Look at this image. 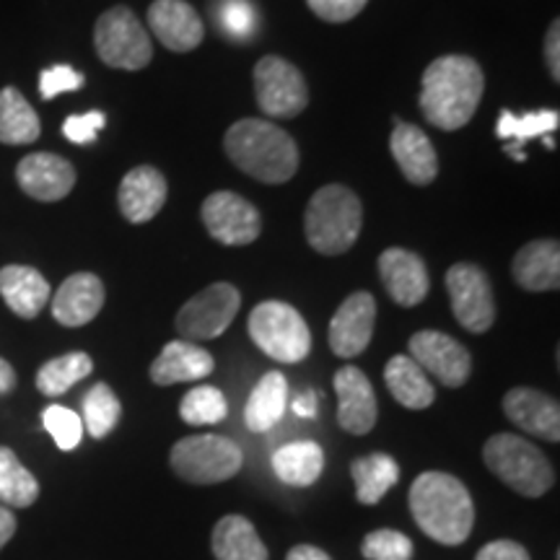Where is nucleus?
<instances>
[{
    "label": "nucleus",
    "instance_id": "obj_29",
    "mask_svg": "<svg viewBox=\"0 0 560 560\" xmlns=\"http://www.w3.org/2000/svg\"><path fill=\"white\" fill-rule=\"evenodd\" d=\"M285 397H289V382L280 371H268L257 387L252 389L247 408H244V423L249 431L265 433L283 418Z\"/></svg>",
    "mask_w": 560,
    "mask_h": 560
},
{
    "label": "nucleus",
    "instance_id": "obj_6",
    "mask_svg": "<svg viewBox=\"0 0 560 560\" xmlns=\"http://www.w3.org/2000/svg\"><path fill=\"white\" fill-rule=\"evenodd\" d=\"M249 338L278 363H301L312 350V332L304 317L285 301H262L249 314Z\"/></svg>",
    "mask_w": 560,
    "mask_h": 560
},
{
    "label": "nucleus",
    "instance_id": "obj_39",
    "mask_svg": "<svg viewBox=\"0 0 560 560\" xmlns=\"http://www.w3.org/2000/svg\"><path fill=\"white\" fill-rule=\"evenodd\" d=\"M361 552L369 560H410L412 542L397 529H374L363 537Z\"/></svg>",
    "mask_w": 560,
    "mask_h": 560
},
{
    "label": "nucleus",
    "instance_id": "obj_31",
    "mask_svg": "<svg viewBox=\"0 0 560 560\" xmlns=\"http://www.w3.org/2000/svg\"><path fill=\"white\" fill-rule=\"evenodd\" d=\"M37 112L16 86L0 89V143L30 145L39 138Z\"/></svg>",
    "mask_w": 560,
    "mask_h": 560
},
{
    "label": "nucleus",
    "instance_id": "obj_34",
    "mask_svg": "<svg viewBox=\"0 0 560 560\" xmlns=\"http://www.w3.org/2000/svg\"><path fill=\"white\" fill-rule=\"evenodd\" d=\"M558 112L556 109H542V112H529V115H511V112H501L499 117V138H514L516 143H509L506 145V153H511L516 161H524V153L520 145L524 140L529 138H537V136H548L558 128Z\"/></svg>",
    "mask_w": 560,
    "mask_h": 560
},
{
    "label": "nucleus",
    "instance_id": "obj_15",
    "mask_svg": "<svg viewBox=\"0 0 560 560\" xmlns=\"http://www.w3.org/2000/svg\"><path fill=\"white\" fill-rule=\"evenodd\" d=\"M335 392H338V423L342 431L353 436H366L380 418L374 387L359 366H342L335 374Z\"/></svg>",
    "mask_w": 560,
    "mask_h": 560
},
{
    "label": "nucleus",
    "instance_id": "obj_44",
    "mask_svg": "<svg viewBox=\"0 0 560 560\" xmlns=\"http://www.w3.org/2000/svg\"><path fill=\"white\" fill-rule=\"evenodd\" d=\"M545 66H548L552 81L560 83V21L556 19L545 34Z\"/></svg>",
    "mask_w": 560,
    "mask_h": 560
},
{
    "label": "nucleus",
    "instance_id": "obj_36",
    "mask_svg": "<svg viewBox=\"0 0 560 560\" xmlns=\"http://www.w3.org/2000/svg\"><path fill=\"white\" fill-rule=\"evenodd\" d=\"M179 416L190 425H215L229 416L226 397L221 389L202 384V387H195L182 397Z\"/></svg>",
    "mask_w": 560,
    "mask_h": 560
},
{
    "label": "nucleus",
    "instance_id": "obj_46",
    "mask_svg": "<svg viewBox=\"0 0 560 560\" xmlns=\"http://www.w3.org/2000/svg\"><path fill=\"white\" fill-rule=\"evenodd\" d=\"M293 412H296L299 418L317 416V395H314V392H304V395H299L296 400H293Z\"/></svg>",
    "mask_w": 560,
    "mask_h": 560
},
{
    "label": "nucleus",
    "instance_id": "obj_20",
    "mask_svg": "<svg viewBox=\"0 0 560 560\" xmlns=\"http://www.w3.org/2000/svg\"><path fill=\"white\" fill-rule=\"evenodd\" d=\"M170 198V185L156 166H136L125 174L117 190V206L125 221L149 223L156 219Z\"/></svg>",
    "mask_w": 560,
    "mask_h": 560
},
{
    "label": "nucleus",
    "instance_id": "obj_48",
    "mask_svg": "<svg viewBox=\"0 0 560 560\" xmlns=\"http://www.w3.org/2000/svg\"><path fill=\"white\" fill-rule=\"evenodd\" d=\"M16 389V371L5 359H0V397L11 395Z\"/></svg>",
    "mask_w": 560,
    "mask_h": 560
},
{
    "label": "nucleus",
    "instance_id": "obj_11",
    "mask_svg": "<svg viewBox=\"0 0 560 560\" xmlns=\"http://www.w3.org/2000/svg\"><path fill=\"white\" fill-rule=\"evenodd\" d=\"M446 291H450L454 317L467 332L482 335L495 322L493 285L488 272L475 262H457L446 270Z\"/></svg>",
    "mask_w": 560,
    "mask_h": 560
},
{
    "label": "nucleus",
    "instance_id": "obj_37",
    "mask_svg": "<svg viewBox=\"0 0 560 560\" xmlns=\"http://www.w3.org/2000/svg\"><path fill=\"white\" fill-rule=\"evenodd\" d=\"M215 24H221L229 39H249L255 34L257 19L255 5L249 0H219L215 5Z\"/></svg>",
    "mask_w": 560,
    "mask_h": 560
},
{
    "label": "nucleus",
    "instance_id": "obj_24",
    "mask_svg": "<svg viewBox=\"0 0 560 560\" xmlns=\"http://www.w3.org/2000/svg\"><path fill=\"white\" fill-rule=\"evenodd\" d=\"M514 280L524 291L542 293L560 289V244L556 240H537L524 244L511 262Z\"/></svg>",
    "mask_w": 560,
    "mask_h": 560
},
{
    "label": "nucleus",
    "instance_id": "obj_26",
    "mask_svg": "<svg viewBox=\"0 0 560 560\" xmlns=\"http://www.w3.org/2000/svg\"><path fill=\"white\" fill-rule=\"evenodd\" d=\"M215 560H268V548L247 516L229 514L219 520L210 535Z\"/></svg>",
    "mask_w": 560,
    "mask_h": 560
},
{
    "label": "nucleus",
    "instance_id": "obj_17",
    "mask_svg": "<svg viewBox=\"0 0 560 560\" xmlns=\"http://www.w3.org/2000/svg\"><path fill=\"white\" fill-rule=\"evenodd\" d=\"M19 187L39 202H58L75 187V170L58 153H30L16 166Z\"/></svg>",
    "mask_w": 560,
    "mask_h": 560
},
{
    "label": "nucleus",
    "instance_id": "obj_42",
    "mask_svg": "<svg viewBox=\"0 0 560 560\" xmlns=\"http://www.w3.org/2000/svg\"><path fill=\"white\" fill-rule=\"evenodd\" d=\"M107 125V117L102 112H89V115H73L62 122V136H66L70 143L86 145L91 140H96L100 130Z\"/></svg>",
    "mask_w": 560,
    "mask_h": 560
},
{
    "label": "nucleus",
    "instance_id": "obj_22",
    "mask_svg": "<svg viewBox=\"0 0 560 560\" xmlns=\"http://www.w3.org/2000/svg\"><path fill=\"white\" fill-rule=\"evenodd\" d=\"M389 151L395 156L397 166L405 174V179L412 185L425 187L436 179L439 174V156L433 143L418 125L395 120V130L389 138Z\"/></svg>",
    "mask_w": 560,
    "mask_h": 560
},
{
    "label": "nucleus",
    "instance_id": "obj_7",
    "mask_svg": "<svg viewBox=\"0 0 560 560\" xmlns=\"http://www.w3.org/2000/svg\"><path fill=\"white\" fill-rule=\"evenodd\" d=\"M170 465L177 478L192 486H215L226 482L242 470L244 454L234 441L219 433H198L179 439L172 446Z\"/></svg>",
    "mask_w": 560,
    "mask_h": 560
},
{
    "label": "nucleus",
    "instance_id": "obj_10",
    "mask_svg": "<svg viewBox=\"0 0 560 560\" xmlns=\"http://www.w3.org/2000/svg\"><path fill=\"white\" fill-rule=\"evenodd\" d=\"M255 100L262 115L291 120L310 104V89L293 62L280 55H265L255 66Z\"/></svg>",
    "mask_w": 560,
    "mask_h": 560
},
{
    "label": "nucleus",
    "instance_id": "obj_33",
    "mask_svg": "<svg viewBox=\"0 0 560 560\" xmlns=\"http://www.w3.org/2000/svg\"><path fill=\"white\" fill-rule=\"evenodd\" d=\"M94 371V361L83 350H73V353L58 355V359L47 361L45 366L37 371V389L47 397H60L79 384L81 380Z\"/></svg>",
    "mask_w": 560,
    "mask_h": 560
},
{
    "label": "nucleus",
    "instance_id": "obj_4",
    "mask_svg": "<svg viewBox=\"0 0 560 560\" xmlns=\"http://www.w3.org/2000/svg\"><path fill=\"white\" fill-rule=\"evenodd\" d=\"M363 226V206L350 187L325 185L312 195L304 215L306 242L319 255L335 257L359 242Z\"/></svg>",
    "mask_w": 560,
    "mask_h": 560
},
{
    "label": "nucleus",
    "instance_id": "obj_13",
    "mask_svg": "<svg viewBox=\"0 0 560 560\" xmlns=\"http://www.w3.org/2000/svg\"><path fill=\"white\" fill-rule=\"evenodd\" d=\"M410 359L425 374L436 376L444 387L457 389L470 380L472 355L470 350L454 340L452 335L439 330H420L410 338Z\"/></svg>",
    "mask_w": 560,
    "mask_h": 560
},
{
    "label": "nucleus",
    "instance_id": "obj_25",
    "mask_svg": "<svg viewBox=\"0 0 560 560\" xmlns=\"http://www.w3.org/2000/svg\"><path fill=\"white\" fill-rule=\"evenodd\" d=\"M0 296L16 317L34 319L50 301V283L30 265H5L0 270Z\"/></svg>",
    "mask_w": 560,
    "mask_h": 560
},
{
    "label": "nucleus",
    "instance_id": "obj_14",
    "mask_svg": "<svg viewBox=\"0 0 560 560\" xmlns=\"http://www.w3.org/2000/svg\"><path fill=\"white\" fill-rule=\"evenodd\" d=\"M376 325V299L369 291H355L342 301L330 322V340L332 353L338 359H355L369 348L374 338Z\"/></svg>",
    "mask_w": 560,
    "mask_h": 560
},
{
    "label": "nucleus",
    "instance_id": "obj_43",
    "mask_svg": "<svg viewBox=\"0 0 560 560\" xmlns=\"http://www.w3.org/2000/svg\"><path fill=\"white\" fill-rule=\"evenodd\" d=\"M475 560H532L524 545L514 540H493L482 545Z\"/></svg>",
    "mask_w": 560,
    "mask_h": 560
},
{
    "label": "nucleus",
    "instance_id": "obj_23",
    "mask_svg": "<svg viewBox=\"0 0 560 560\" xmlns=\"http://www.w3.org/2000/svg\"><path fill=\"white\" fill-rule=\"evenodd\" d=\"M213 355L198 342L190 340H172L151 363V382L159 387H172L182 382H200L213 374Z\"/></svg>",
    "mask_w": 560,
    "mask_h": 560
},
{
    "label": "nucleus",
    "instance_id": "obj_47",
    "mask_svg": "<svg viewBox=\"0 0 560 560\" xmlns=\"http://www.w3.org/2000/svg\"><path fill=\"white\" fill-rule=\"evenodd\" d=\"M285 560H332L325 550L314 548V545H296V548L289 550Z\"/></svg>",
    "mask_w": 560,
    "mask_h": 560
},
{
    "label": "nucleus",
    "instance_id": "obj_38",
    "mask_svg": "<svg viewBox=\"0 0 560 560\" xmlns=\"http://www.w3.org/2000/svg\"><path fill=\"white\" fill-rule=\"evenodd\" d=\"M42 423H45L47 433L55 439L58 450L73 452L81 444L83 420L73 410L62 408V405H50V408H45V412H42Z\"/></svg>",
    "mask_w": 560,
    "mask_h": 560
},
{
    "label": "nucleus",
    "instance_id": "obj_32",
    "mask_svg": "<svg viewBox=\"0 0 560 560\" xmlns=\"http://www.w3.org/2000/svg\"><path fill=\"white\" fill-rule=\"evenodd\" d=\"M39 499V482L9 446H0V506L30 509Z\"/></svg>",
    "mask_w": 560,
    "mask_h": 560
},
{
    "label": "nucleus",
    "instance_id": "obj_28",
    "mask_svg": "<svg viewBox=\"0 0 560 560\" xmlns=\"http://www.w3.org/2000/svg\"><path fill=\"white\" fill-rule=\"evenodd\" d=\"M272 470L285 486H314L325 470V452L314 441H293L272 454Z\"/></svg>",
    "mask_w": 560,
    "mask_h": 560
},
{
    "label": "nucleus",
    "instance_id": "obj_41",
    "mask_svg": "<svg viewBox=\"0 0 560 560\" xmlns=\"http://www.w3.org/2000/svg\"><path fill=\"white\" fill-rule=\"evenodd\" d=\"M312 13L327 24H346L366 9L369 0H306Z\"/></svg>",
    "mask_w": 560,
    "mask_h": 560
},
{
    "label": "nucleus",
    "instance_id": "obj_35",
    "mask_svg": "<svg viewBox=\"0 0 560 560\" xmlns=\"http://www.w3.org/2000/svg\"><path fill=\"white\" fill-rule=\"evenodd\" d=\"M122 405L117 400V395L112 392L109 384H94L89 389V395L83 397V429H86L94 439H104L115 431V425L120 423Z\"/></svg>",
    "mask_w": 560,
    "mask_h": 560
},
{
    "label": "nucleus",
    "instance_id": "obj_9",
    "mask_svg": "<svg viewBox=\"0 0 560 560\" xmlns=\"http://www.w3.org/2000/svg\"><path fill=\"white\" fill-rule=\"evenodd\" d=\"M242 306V293L231 283H210L198 296H192L177 312L174 327L182 335V340L200 342L221 338L229 330L231 322L236 319Z\"/></svg>",
    "mask_w": 560,
    "mask_h": 560
},
{
    "label": "nucleus",
    "instance_id": "obj_5",
    "mask_svg": "<svg viewBox=\"0 0 560 560\" xmlns=\"http://www.w3.org/2000/svg\"><path fill=\"white\" fill-rule=\"evenodd\" d=\"M482 462L503 486L524 495L540 499L556 486V470L548 457L516 433H495L482 446Z\"/></svg>",
    "mask_w": 560,
    "mask_h": 560
},
{
    "label": "nucleus",
    "instance_id": "obj_1",
    "mask_svg": "<svg viewBox=\"0 0 560 560\" xmlns=\"http://www.w3.org/2000/svg\"><path fill=\"white\" fill-rule=\"evenodd\" d=\"M486 91V75L478 60L467 55H444L423 70L420 112L433 128L459 130L472 120Z\"/></svg>",
    "mask_w": 560,
    "mask_h": 560
},
{
    "label": "nucleus",
    "instance_id": "obj_18",
    "mask_svg": "<svg viewBox=\"0 0 560 560\" xmlns=\"http://www.w3.org/2000/svg\"><path fill=\"white\" fill-rule=\"evenodd\" d=\"M380 276L387 293L397 306H418L420 301L429 296L431 280L425 262L420 260L416 252L402 247H389L380 255Z\"/></svg>",
    "mask_w": 560,
    "mask_h": 560
},
{
    "label": "nucleus",
    "instance_id": "obj_45",
    "mask_svg": "<svg viewBox=\"0 0 560 560\" xmlns=\"http://www.w3.org/2000/svg\"><path fill=\"white\" fill-rule=\"evenodd\" d=\"M13 535H16V516L11 514V509L0 506V550L11 542Z\"/></svg>",
    "mask_w": 560,
    "mask_h": 560
},
{
    "label": "nucleus",
    "instance_id": "obj_27",
    "mask_svg": "<svg viewBox=\"0 0 560 560\" xmlns=\"http://www.w3.org/2000/svg\"><path fill=\"white\" fill-rule=\"evenodd\" d=\"M384 382L397 402L408 410H425L436 400V389L410 355H395L384 366Z\"/></svg>",
    "mask_w": 560,
    "mask_h": 560
},
{
    "label": "nucleus",
    "instance_id": "obj_12",
    "mask_svg": "<svg viewBox=\"0 0 560 560\" xmlns=\"http://www.w3.org/2000/svg\"><path fill=\"white\" fill-rule=\"evenodd\" d=\"M200 213L208 234L226 247H247L262 231L260 210L242 195L229 190L208 195Z\"/></svg>",
    "mask_w": 560,
    "mask_h": 560
},
{
    "label": "nucleus",
    "instance_id": "obj_3",
    "mask_svg": "<svg viewBox=\"0 0 560 560\" xmlns=\"http://www.w3.org/2000/svg\"><path fill=\"white\" fill-rule=\"evenodd\" d=\"M223 151L236 170L265 185H283L299 170V145L276 122L247 120L234 122L223 138Z\"/></svg>",
    "mask_w": 560,
    "mask_h": 560
},
{
    "label": "nucleus",
    "instance_id": "obj_21",
    "mask_svg": "<svg viewBox=\"0 0 560 560\" xmlns=\"http://www.w3.org/2000/svg\"><path fill=\"white\" fill-rule=\"evenodd\" d=\"M104 283L94 272H75L60 283L58 293L52 296V317L62 327H83L102 312Z\"/></svg>",
    "mask_w": 560,
    "mask_h": 560
},
{
    "label": "nucleus",
    "instance_id": "obj_30",
    "mask_svg": "<svg viewBox=\"0 0 560 560\" xmlns=\"http://www.w3.org/2000/svg\"><path fill=\"white\" fill-rule=\"evenodd\" d=\"M350 478L355 482V499L363 506H374L400 480V465L389 454H369V457L353 459L350 465Z\"/></svg>",
    "mask_w": 560,
    "mask_h": 560
},
{
    "label": "nucleus",
    "instance_id": "obj_2",
    "mask_svg": "<svg viewBox=\"0 0 560 560\" xmlns=\"http://www.w3.org/2000/svg\"><path fill=\"white\" fill-rule=\"evenodd\" d=\"M410 511L418 529L439 545H462L475 527L472 495L450 472H423L410 486Z\"/></svg>",
    "mask_w": 560,
    "mask_h": 560
},
{
    "label": "nucleus",
    "instance_id": "obj_16",
    "mask_svg": "<svg viewBox=\"0 0 560 560\" xmlns=\"http://www.w3.org/2000/svg\"><path fill=\"white\" fill-rule=\"evenodd\" d=\"M149 26L172 52H192L206 39V24L187 0H153L149 5Z\"/></svg>",
    "mask_w": 560,
    "mask_h": 560
},
{
    "label": "nucleus",
    "instance_id": "obj_40",
    "mask_svg": "<svg viewBox=\"0 0 560 560\" xmlns=\"http://www.w3.org/2000/svg\"><path fill=\"white\" fill-rule=\"evenodd\" d=\"M83 83H86V79H83V73H79V70H73L70 66H52L42 70L39 94L42 100H55L62 91H75Z\"/></svg>",
    "mask_w": 560,
    "mask_h": 560
},
{
    "label": "nucleus",
    "instance_id": "obj_19",
    "mask_svg": "<svg viewBox=\"0 0 560 560\" xmlns=\"http://www.w3.org/2000/svg\"><path fill=\"white\" fill-rule=\"evenodd\" d=\"M503 412L516 429H522L529 436L560 441V408L558 400L532 387H514L503 397Z\"/></svg>",
    "mask_w": 560,
    "mask_h": 560
},
{
    "label": "nucleus",
    "instance_id": "obj_8",
    "mask_svg": "<svg viewBox=\"0 0 560 560\" xmlns=\"http://www.w3.org/2000/svg\"><path fill=\"white\" fill-rule=\"evenodd\" d=\"M94 47L104 66L143 70L153 60V42L128 5H112L96 19Z\"/></svg>",
    "mask_w": 560,
    "mask_h": 560
}]
</instances>
